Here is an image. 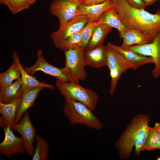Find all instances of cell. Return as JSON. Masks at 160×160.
Here are the masks:
<instances>
[{
  "mask_svg": "<svg viewBox=\"0 0 160 160\" xmlns=\"http://www.w3.org/2000/svg\"><path fill=\"white\" fill-rule=\"evenodd\" d=\"M114 8L124 25L137 30L153 41L160 31V9L152 14L143 9L134 8L125 0H112Z\"/></svg>",
  "mask_w": 160,
  "mask_h": 160,
  "instance_id": "6da1fadb",
  "label": "cell"
},
{
  "mask_svg": "<svg viewBox=\"0 0 160 160\" xmlns=\"http://www.w3.org/2000/svg\"><path fill=\"white\" fill-rule=\"evenodd\" d=\"M151 117L146 114H140L134 116L119 139L115 146L120 158L128 159L133 148L135 154L139 156L148 134L150 127L148 124Z\"/></svg>",
  "mask_w": 160,
  "mask_h": 160,
  "instance_id": "7a4b0ae2",
  "label": "cell"
},
{
  "mask_svg": "<svg viewBox=\"0 0 160 160\" xmlns=\"http://www.w3.org/2000/svg\"><path fill=\"white\" fill-rule=\"evenodd\" d=\"M64 98L63 113L70 124H80L91 129L99 130L102 129L103 124L88 107L80 102Z\"/></svg>",
  "mask_w": 160,
  "mask_h": 160,
  "instance_id": "3957f363",
  "label": "cell"
},
{
  "mask_svg": "<svg viewBox=\"0 0 160 160\" xmlns=\"http://www.w3.org/2000/svg\"><path fill=\"white\" fill-rule=\"evenodd\" d=\"M55 84L56 87L64 98L80 102L92 111L95 110L99 96L94 91L73 82H65L56 79Z\"/></svg>",
  "mask_w": 160,
  "mask_h": 160,
  "instance_id": "277c9868",
  "label": "cell"
},
{
  "mask_svg": "<svg viewBox=\"0 0 160 160\" xmlns=\"http://www.w3.org/2000/svg\"><path fill=\"white\" fill-rule=\"evenodd\" d=\"M65 67L70 71L72 82L79 84V80H84L87 74L85 69V64L84 52L78 47L64 51Z\"/></svg>",
  "mask_w": 160,
  "mask_h": 160,
  "instance_id": "5b68a950",
  "label": "cell"
},
{
  "mask_svg": "<svg viewBox=\"0 0 160 160\" xmlns=\"http://www.w3.org/2000/svg\"><path fill=\"white\" fill-rule=\"evenodd\" d=\"M37 60L33 65L24 68L26 72L32 76L36 72L41 71L44 73L54 76L56 79L63 82H72L69 69L64 67L59 68L50 64L44 58L42 50L37 52Z\"/></svg>",
  "mask_w": 160,
  "mask_h": 160,
  "instance_id": "8992f818",
  "label": "cell"
},
{
  "mask_svg": "<svg viewBox=\"0 0 160 160\" xmlns=\"http://www.w3.org/2000/svg\"><path fill=\"white\" fill-rule=\"evenodd\" d=\"M82 2L74 0H53L49 7V13L59 20L62 26L76 15Z\"/></svg>",
  "mask_w": 160,
  "mask_h": 160,
  "instance_id": "52a82bcc",
  "label": "cell"
},
{
  "mask_svg": "<svg viewBox=\"0 0 160 160\" xmlns=\"http://www.w3.org/2000/svg\"><path fill=\"white\" fill-rule=\"evenodd\" d=\"M89 20L86 16H76L57 30L52 32L50 36L55 46L57 47L68 37L81 30Z\"/></svg>",
  "mask_w": 160,
  "mask_h": 160,
  "instance_id": "ba28073f",
  "label": "cell"
},
{
  "mask_svg": "<svg viewBox=\"0 0 160 160\" xmlns=\"http://www.w3.org/2000/svg\"><path fill=\"white\" fill-rule=\"evenodd\" d=\"M11 129L20 134L25 146L27 154L32 157L35 148L33 144L36 140V129L31 121L28 111L25 113L20 121Z\"/></svg>",
  "mask_w": 160,
  "mask_h": 160,
  "instance_id": "9c48e42d",
  "label": "cell"
},
{
  "mask_svg": "<svg viewBox=\"0 0 160 160\" xmlns=\"http://www.w3.org/2000/svg\"><path fill=\"white\" fill-rule=\"evenodd\" d=\"M139 54L151 57L155 67L152 71L154 78L160 76V31L150 43L135 45L127 48Z\"/></svg>",
  "mask_w": 160,
  "mask_h": 160,
  "instance_id": "30bf717a",
  "label": "cell"
},
{
  "mask_svg": "<svg viewBox=\"0 0 160 160\" xmlns=\"http://www.w3.org/2000/svg\"><path fill=\"white\" fill-rule=\"evenodd\" d=\"M4 137L0 144V154L11 158L15 154L26 152L25 146L21 137L16 136L9 127L3 128Z\"/></svg>",
  "mask_w": 160,
  "mask_h": 160,
  "instance_id": "8fae6325",
  "label": "cell"
},
{
  "mask_svg": "<svg viewBox=\"0 0 160 160\" xmlns=\"http://www.w3.org/2000/svg\"><path fill=\"white\" fill-rule=\"evenodd\" d=\"M112 48L120 53L123 57L130 69L135 70L140 67L150 63H153L150 57L139 54L128 49L124 48L110 43L108 44Z\"/></svg>",
  "mask_w": 160,
  "mask_h": 160,
  "instance_id": "7c38bea8",
  "label": "cell"
},
{
  "mask_svg": "<svg viewBox=\"0 0 160 160\" xmlns=\"http://www.w3.org/2000/svg\"><path fill=\"white\" fill-rule=\"evenodd\" d=\"M12 57L13 59L17 63L21 73L22 88L24 93L29 90L39 87L51 90H54L55 89V87L54 85L45 82H40L34 77L28 74L21 64L18 56L16 52H13Z\"/></svg>",
  "mask_w": 160,
  "mask_h": 160,
  "instance_id": "4fadbf2b",
  "label": "cell"
},
{
  "mask_svg": "<svg viewBox=\"0 0 160 160\" xmlns=\"http://www.w3.org/2000/svg\"><path fill=\"white\" fill-rule=\"evenodd\" d=\"M22 97L7 103L0 102V113L2 115L0 117V124L2 128L9 127L11 128L15 124L16 115Z\"/></svg>",
  "mask_w": 160,
  "mask_h": 160,
  "instance_id": "5bb4252c",
  "label": "cell"
},
{
  "mask_svg": "<svg viewBox=\"0 0 160 160\" xmlns=\"http://www.w3.org/2000/svg\"><path fill=\"white\" fill-rule=\"evenodd\" d=\"M114 7V4L112 0H108L101 4L89 6L81 4L76 16H85L92 21H97L105 12Z\"/></svg>",
  "mask_w": 160,
  "mask_h": 160,
  "instance_id": "9a60e30c",
  "label": "cell"
},
{
  "mask_svg": "<svg viewBox=\"0 0 160 160\" xmlns=\"http://www.w3.org/2000/svg\"><path fill=\"white\" fill-rule=\"evenodd\" d=\"M84 55L86 66L97 68L107 65L106 46L102 45L85 51Z\"/></svg>",
  "mask_w": 160,
  "mask_h": 160,
  "instance_id": "2e32d148",
  "label": "cell"
},
{
  "mask_svg": "<svg viewBox=\"0 0 160 160\" xmlns=\"http://www.w3.org/2000/svg\"><path fill=\"white\" fill-rule=\"evenodd\" d=\"M120 35L123 39L122 43L120 46L124 48H127L135 45L148 44L152 41L146 35L133 29L127 28Z\"/></svg>",
  "mask_w": 160,
  "mask_h": 160,
  "instance_id": "e0dca14e",
  "label": "cell"
},
{
  "mask_svg": "<svg viewBox=\"0 0 160 160\" xmlns=\"http://www.w3.org/2000/svg\"><path fill=\"white\" fill-rule=\"evenodd\" d=\"M23 94L21 77L8 86L0 87V102L3 103H9L22 97Z\"/></svg>",
  "mask_w": 160,
  "mask_h": 160,
  "instance_id": "ac0fdd59",
  "label": "cell"
},
{
  "mask_svg": "<svg viewBox=\"0 0 160 160\" xmlns=\"http://www.w3.org/2000/svg\"><path fill=\"white\" fill-rule=\"evenodd\" d=\"M44 88L38 87L24 93L16 114L15 121V124L20 121L25 113L34 104L39 93Z\"/></svg>",
  "mask_w": 160,
  "mask_h": 160,
  "instance_id": "d6986e66",
  "label": "cell"
},
{
  "mask_svg": "<svg viewBox=\"0 0 160 160\" xmlns=\"http://www.w3.org/2000/svg\"><path fill=\"white\" fill-rule=\"evenodd\" d=\"M112 28L107 25L100 23L95 27L85 51L89 50L103 45L105 39L111 31Z\"/></svg>",
  "mask_w": 160,
  "mask_h": 160,
  "instance_id": "ffe728a7",
  "label": "cell"
},
{
  "mask_svg": "<svg viewBox=\"0 0 160 160\" xmlns=\"http://www.w3.org/2000/svg\"><path fill=\"white\" fill-rule=\"evenodd\" d=\"M101 23H105L111 28L116 29L120 35L127 28L124 25L120 17L114 8L105 12L99 19Z\"/></svg>",
  "mask_w": 160,
  "mask_h": 160,
  "instance_id": "44dd1931",
  "label": "cell"
},
{
  "mask_svg": "<svg viewBox=\"0 0 160 160\" xmlns=\"http://www.w3.org/2000/svg\"><path fill=\"white\" fill-rule=\"evenodd\" d=\"M107 65L109 71L120 67L127 70L130 67L123 57L108 44L106 45Z\"/></svg>",
  "mask_w": 160,
  "mask_h": 160,
  "instance_id": "7402d4cb",
  "label": "cell"
},
{
  "mask_svg": "<svg viewBox=\"0 0 160 160\" xmlns=\"http://www.w3.org/2000/svg\"><path fill=\"white\" fill-rule=\"evenodd\" d=\"M10 67L6 71L0 73V87L8 86L15 80L20 79L21 74L16 61L13 59Z\"/></svg>",
  "mask_w": 160,
  "mask_h": 160,
  "instance_id": "603a6c76",
  "label": "cell"
},
{
  "mask_svg": "<svg viewBox=\"0 0 160 160\" xmlns=\"http://www.w3.org/2000/svg\"><path fill=\"white\" fill-rule=\"evenodd\" d=\"M36 2L32 0H0V4L6 6L13 14L28 9Z\"/></svg>",
  "mask_w": 160,
  "mask_h": 160,
  "instance_id": "cb8c5ba5",
  "label": "cell"
},
{
  "mask_svg": "<svg viewBox=\"0 0 160 160\" xmlns=\"http://www.w3.org/2000/svg\"><path fill=\"white\" fill-rule=\"evenodd\" d=\"M36 142L33 160H46L49 155V147L48 142L41 135H37L36 136Z\"/></svg>",
  "mask_w": 160,
  "mask_h": 160,
  "instance_id": "d4e9b609",
  "label": "cell"
},
{
  "mask_svg": "<svg viewBox=\"0 0 160 160\" xmlns=\"http://www.w3.org/2000/svg\"><path fill=\"white\" fill-rule=\"evenodd\" d=\"M157 149H160V134L155 127H150L141 151H151Z\"/></svg>",
  "mask_w": 160,
  "mask_h": 160,
  "instance_id": "484cf974",
  "label": "cell"
},
{
  "mask_svg": "<svg viewBox=\"0 0 160 160\" xmlns=\"http://www.w3.org/2000/svg\"><path fill=\"white\" fill-rule=\"evenodd\" d=\"M100 23L101 22L100 20L97 21L89 20L83 28L80 47L84 52L92 37L95 27Z\"/></svg>",
  "mask_w": 160,
  "mask_h": 160,
  "instance_id": "4316f807",
  "label": "cell"
},
{
  "mask_svg": "<svg viewBox=\"0 0 160 160\" xmlns=\"http://www.w3.org/2000/svg\"><path fill=\"white\" fill-rule=\"evenodd\" d=\"M83 29L68 37L56 48L64 51L80 47Z\"/></svg>",
  "mask_w": 160,
  "mask_h": 160,
  "instance_id": "83f0119b",
  "label": "cell"
},
{
  "mask_svg": "<svg viewBox=\"0 0 160 160\" xmlns=\"http://www.w3.org/2000/svg\"><path fill=\"white\" fill-rule=\"evenodd\" d=\"M127 70L124 68L118 67L110 71L111 82L110 93L113 95L116 90L118 82L121 74Z\"/></svg>",
  "mask_w": 160,
  "mask_h": 160,
  "instance_id": "f1b7e54d",
  "label": "cell"
},
{
  "mask_svg": "<svg viewBox=\"0 0 160 160\" xmlns=\"http://www.w3.org/2000/svg\"><path fill=\"white\" fill-rule=\"evenodd\" d=\"M131 7L136 9H145L146 6L143 0H125Z\"/></svg>",
  "mask_w": 160,
  "mask_h": 160,
  "instance_id": "f546056e",
  "label": "cell"
},
{
  "mask_svg": "<svg viewBox=\"0 0 160 160\" xmlns=\"http://www.w3.org/2000/svg\"><path fill=\"white\" fill-rule=\"evenodd\" d=\"M108 0H85L81 3L82 5L89 6L103 3Z\"/></svg>",
  "mask_w": 160,
  "mask_h": 160,
  "instance_id": "4dcf8cb0",
  "label": "cell"
},
{
  "mask_svg": "<svg viewBox=\"0 0 160 160\" xmlns=\"http://www.w3.org/2000/svg\"><path fill=\"white\" fill-rule=\"evenodd\" d=\"M146 6H149L159 0H143Z\"/></svg>",
  "mask_w": 160,
  "mask_h": 160,
  "instance_id": "1f68e13d",
  "label": "cell"
},
{
  "mask_svg": "<svg viewBox=\"0 0 160 160\" xmlns=\"http://www.w3.org/2000/svg\"><path fill=\"white\" fill-rule=\"evenodd\" d=\"M154 127L157 129L160 134V123H156Z\"/></svg>",
  "mask_w": 160,
  "mask_h": 160,
  "instance_id": "d6a6232c",
  "label": "cell"
},
{
  "mask_svg": "<svg viewBox=\"0 0 160 160\" xmlns=\"http://www.w3.org/2000/svg\"><path fill=\"white\" fill-rule=\"evenodd\" d=\"M74 0L76 1H79V2H82L83 1H84L85 0Z\"/></svg>",
  "mask_w": 160,
  "mask_h": 160,
  "instance_id": "836d02e7",
  "label": "cell"
},
{
  "mask_svg": "<svg viewBox=\"0 0 160 160\" xmlns=\"http://www.w3.org/2000/svg\"><path fill=\"white\" fill-rule=\"evenodd\" d=\"M156 160H160V156L157 158Z\"/></svg>",
  "mask_w": 160,
  "mask_h": 160,
  "instance_id": "e575fe53",
  "label": "cell"
},
{
  "mask_svg": "<svg viewBox=\"0 0 160 160\" xmlns=\"http://www.w3.org/2000/svg\"><path fill=\"white\" fill-rule=\"evenodd\" d=\"M32 0L35 1H36V0Z\"/></svg>",
  "mask_w": 160,
  "mask_h": 160,
  "instance_id": "d590c367",
  "label": "cell"
}]
</instances>
